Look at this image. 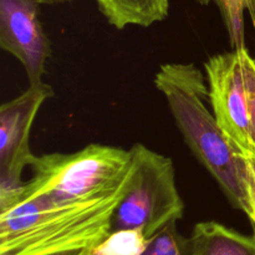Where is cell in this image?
Here are the masks:
<instances>
[{"label":"cell","mask_w":255,"mask_h":255,"mask_svg":"<svg viewBox=\"0 0 255 255\" xmlns=\"http://www.w3.org/2000/svg\"><path fill=\"white\" fill-rule=\"evenodd\" d=\"M125 194L57 204L27 196L21 188L0 207V255L84 254L111 233Z\"/></svg>","instance_id":"1"},{"label":"cell","mask_w":255,"mask_h":255,"mask_svg":"<svg viewBox=\"0 0 255 255\" xmlns=\"http://www.w3.org/2000/svg\"><path fill=\"white\" fill-rule=\"evenodd\" d=\"M154 85L166 99L192 153L213 177L232 207L248 217L243 154L209 112L208 82L201 70L194 64H163L154 75Z\"/></svg>","instance_id":"2"},{"label":"cell","mask_w":255,"mask_h":255,"mask_svg":"<svg viewBox=\"0 0 255 255\" xmlns=\"http://www.w3.org/2000/svg\"><path fill=\"white\" fill-rule=\"evenodd\" d=\"M32 178L22 192L57 204L82 203L127 192L132 177L129 149L92 143L72 153L35 156Z\"/></svg>","instance_id":"3"},{"label":"cell","mask_w":255,"mask_h":255,"mask_svg":"<svg viewBox=\"0 0 255 255\" xmlns=\"http://www.w3.org/2000/svg\"><path fill=\"white\" fill-rule=\"evenodd\" d=\"M131 181L112 219V231L139 228L152 239L183 217L184 202L176 183L173 162L142 143L129 148Z\"/></svg>","instance_id":"4"},{"label":"cell","mask_w":255,"mask_h":255,"mask_svg":"<svg viewBox=\"0 0 255 255\" xmlns=\"http://www.w3.org/2000/svg\"><path fill=\"white\" fill-rule=\"evenodd\" d=\"M212 111L241 151L255 152V59L247 47L204 62Z\"/></svg>","instance_id":"5"},{"label":"cell","mask_w":255,"mask_h":255,"mask_svg":"<svg viewBox=\"0 0 255 255\" xmlns=\"http://www.w3.org/2000/svg\"><path fill=\"white\" fill-rule=\"evenodd\" d=\"M52 96V87L41 81L0 106V206L11 201L24 186L22 172L35 158L30 149L32 124Z\"/></svg>","instance_id":"6"},{"label":"cell","mask_w":255,"mask_h":255,"mask_svg":"<svg viewBox=\"0 0 255 255\" xmlns=\"http://www.w3.org/2000/svg\"><path fill=\"white\" fill-rule=\"evenodd\" d=\"M35 0H0V47L24 67L29 84L42 81L51 54Z\"/></svg>","instance_id":"7"},{"label":"cell","mask_w":255,"mask_h":255,"mask_svg":"<svg viewBox=\"0 0 255 255\" xmlns=\"http://www.w3.org/2000/svg\"><path fill=\"white\" fill-rule=\"evenodd\" d=\"M191 255H255V237L218 222H201L189 237Z\"/></svg>","instance_id":"8"},{"label":"cell","mask_w":255,"mask_h":255,"mask_svg":"<svg viewBox=\"0 0 255 255\" xmlns=\"http://www.w3.org/2000/svg\"><path fill=\"white\" fill-rule=\"evenodd\" d=\"M109 24L122 30L127 26L148 27L169 12V0H95Z\"/></svg>","instance_id":"9"},{"label":"cell","mask_w":255,"mask_h":255,"mask_svg":"<svg viewBox=\"0 0 255 255\" xmlns=\"http://www.w3.org/2000/svg\"><path fill=\"white\" fill-rule=\"evenodd\" d=\"M151 239L142 229H119L81 255H143Z\"/></svg>","instance_id":"10"},{"label":"cell","mask_w":255,"mask_h":255,"mask_svg":"<svg viewBox=\"0 0 255 255\" xmlns=\"http://www.w3.org/2000/svg\"><path fill=\"white\" fill-rule=\"evenodd\" d=\"M226 25L232 49L246 47L244 12L248 11L255 29V0H214Z\"/></svg>","instance_id":"11"},{"label":"cell","mask_w":255,"mask_h":255,"mask_svg":"<svg viewBox=\"0 0 255 255\" xmlns=\"http://www.w3.org/2000/svg\"><path fill=\"white\" fill-rule=\"evenodd\" d=\"M143 255H191L189 239L178 233L174 222L151 239Z\"/></svg>","instance_id":"12"},{"label":"cell","mask_w":255,"mask_h":255,"mask_svg":"<svg viewBox=\"0 0 255 255\" xmlns=\"http://www.w3.org/2000/svg\"><path fill=\"white\" fill-rule=\"evenodd\" d=\"M243 154L244 164H246V182L247 194H248L249 214L248 218L252 222L255 237V152L241 151Z\"/></svg>","instance_id":"13"},{"label":"cell","mask_w":255,"mask_h":255,"mask_svg":"<svg viewBox=\"0 0 255 255\" xmlns=\"http://www.w3.org/2000/svg\"><path fill=\"white\" fill-rule=\"evenodd\" d=\"M40 5H54V4H62V2H69L72 0H35Z\"/></svg>","instance_id":"14"},{"label":"cell","mask_w":255,"mask_h":255,"mask_svg":"<svg viewBox=\"0 0 255 255\" xmlns=\"http://www.w3.org/2000/svg\"><path fill=\"white\" fill-rule=\"evenodd\" d=\"M196 2H198L199 5H203V6H207V5H209V2L212 1V0H194Z\"/></svg>","instance_id":"15"}]
</instances>
